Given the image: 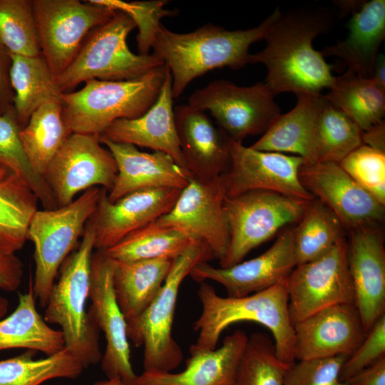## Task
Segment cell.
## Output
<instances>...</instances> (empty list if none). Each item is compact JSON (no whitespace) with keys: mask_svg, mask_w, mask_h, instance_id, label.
<instances>
[{"mask_svg":"<svg viewBox=\"0 0 385 385\" xmlns=\"http://www.w3.org/2000/svg\"><path fill=\"white\" fill-rule=\"evenodd\" d=\"M332 14L321 9H297L281 12L264 40L261 51L250 54V63H262L267 69L265 83L276 96L322 94L329 89L335 77L332 66L314 49V39L329 31Z\"/></svg>","mask_w":385,"mask_h":385,"instance_id":"6da1fadb","label":"cell"},{"mask_svg":"<svg viewBox=\"0 0 385 385\" xmlns=\"http://www.w3.org/2000/svg\"><path fill=\"white\" fill-rule=\"evenodd\" d=\"M282 11L277 7L258 26L227 30L208 24L188 33L173 32L162 24L152 46L153 54L169 69L173 98L195 78L215 68L239 69L250 63V46L265 38Z\"/></svg>","mask_w":385,"mask_h":385,"instance_id":"7a4b0ae2","label":"cell"},{"mask_svg":"<svg viewBox=\"0 0 385 385\" xmlns=\"http://www.w3.org/2000/svg\"><path fill=\"white\" fill-rule=\"evenodd\" d=\"M197 296L202 305L199 318L194 322L198 332L197 348H217L220 336L229 326L239 322L258 323L268 329L274 338L277 358L290 365L294 355V331L288 309L287 277L265 290L249 295L221 297L214 287L202 282Z\"/></svg>","mask_w":385,"mask_h":385,"instance_id":"3957f363","label":"cell"},{"mask_svg":"<svg viewBox=\"0 0 385 385\" xmlns=\"http://www.w3.org/2000/svg\"><path fill=\"white\" fill-rule=\"evenodd\" d=\"M82 237L77 250L66 258L59 269L58 280L52 287L43 317L46 323L61 327L65 347L86 369L99 363L103 356L100 330L86 309L95 249V234L89 220Z\"/></svg>","mask_w":385,"mask_h":385,"instance_id":"277c9868","label":"cell"},{"mask_svg":"<svg viewBox=\"0 0 385 385\" xmlns=\"http://www.w3.org/2000/svg\"><path fill=\"white\" fill-rule=\"evenodd\" d=\"M168 70L163 64L135 79H91L79 91L63 93L66 125L72 133L99 135L116 120L140 116L157 100Z\"/></svg>","mask_w":385,"mask_h":385,"instance_id":"5b68a950","label":"cell"},{"mask_svg":"<svg viewBox=\"0 0 385 385\" xmlns=\"http://www.w3.org/2000/svg\"><path fill=\"white\" fill-rule=\"evenodd\" d=\"M215 259L203 242L193 240L172 261L160 292L136 319L127 322L128 340L143 346V371H171L183 359L180 346L173 337L172 327L179 288L192 268Z\"/></svg>","mask_w":385,"mask_h":385,"instance_id":"8992f818","label":"cell"},{"mask_svg":"<svg viewBox=\"0 0 385 385\" xmlns=\"http://www.w3.org/2000/svg\"><path fill=\"white\" fill-rule=\"evenodd\" d=\"M136 27L126 14L113 17L93 29L69 66L56 77L61 92L91 79L127 81L139 78L164 63L154 54H136L127 44Z\"/></svg>","mask_w":385,"mask_h":385,"instance_id":"52a82bcc","label":"cell"},{"mask_svg":"<svg viewBox=\"0 0 385 385\" xmlns=\"http://www.w3.org/2000/svg\"><path fill=\"white\" fill-rule=\"evenodd\" d=\"M101 188L85 190L69 204L55 209L37 210L28 228V240L34 245L35 272L33 289L45 308L59 269L82 236L96 211Z\"/></svg>","mask_w":385,"mask_h":385,"instance_id":"ba28073f","label":"cell"},{"mask_svg":"<svg viewBox=\"0 0 385 385\" xmlns=\"http://www.w3.org/2000/svg\"><path fill=\"white\" fill-rule=\"evenodd\" d=\"M310 201L268 190H250L226 196L224 207L230 243L220 267L242 261L254 248L271 239L281 228L299 222Z\"/></svg>","mask_w":385,"mask_h":385,"instance_id":"9c48e42d","label":"cell"},{"mask_svg":"<svg viewBox=\"0 0 385 385\" xmlns=\"http://www.w3.org/2000/svg\"><path fill=\"white\" fill-rule=\"evenodd\" d=\"M41 52L57 77L73 61L88 34L117 11L89 0H31Z\"/></svg>","mask_w":385,"mask_h":385,"instance_id":"30bf717a","label":"cell"},{"mask_svg":"<svg viewBox=\"0 0 385 385\" xmlns=\"http://www.w3.org/2000/svg\"><path fill=\"white\" fill-rule=\"evenodd\" d=\"M274 96L265 82L238 86L217 80L194 91L188 104L209 111L228 139L242 142L264 133L282 114Z\"/></svg>","mask_w":385,"mask_h":385,"instance_id":"8fae6325","label":"cell"},{"mask_svg":"<svg viewBox=\"0 0 385 385\" xmlns=\"http://www.w3.org/2000/svg\"><path fill=\"white\" fill-rule=\"evenodd\" d=\"M287 291L293 326L326 307L355 304L346 238L319 258L297 265L287 277Z\"/></svg>","mask_w":385,"mask_h":385,"instance_id":"7c38bea8","label":"cell"},{"mask_svg":"<svg viewBox=\"0 0 385 385\" xmlns=\"http://www.w3.org/2000/svg\"><path fill=\"white\" fill-rule=\"evenodd\" d=\"M101 144L98 135L72 133L55 154L43 178L58 207L91 188L111 190L117 165L110 150Z\"/></svg>","mask_w":385,"mask_h":385,"instance_id":"4fadbf2b","label":"cell"},{"mask_svg":"<svg viewBox=\"0 0 385 385\" xmlns=\"http://www.w3.org/2000/svg\"><path fill=\"white\" fill-rule=\"evenodd\" d=\"M225 197L221 176L210 180L190 177L171 210L154 222L205 243L214 258L220 262L230 243V228L224 207Z\"/></svg>","mask_w":385,"mask_h":385,"instance_id":"5bb4252c","label":"cell"},{"mask_svg":"<svg viewBox=\"0 0 385 385\" xmlns=\"http://www.w3.org/2000/svg\"><path fill=\"white\" fill-rule=\"evenodd\" d=\"M114 260L103 250L93 252L91 263V284L88 311L104 334L106 351L101 369L108 379L119 378L125 385H136L138 375L130 362L127 322L116 301L113 274Z\"/></svg>","mask_w":385,"mask_h":385,"instance_id":"9a60e30c","label":"cell"},{"mask_svg":"<svg viewBox=\"0 0 385 385\" xmlns=\"http://www.w3.org/2000/svg\"><path fill=\"white\" fill-rule=\"evenodd\" d=\"M304 160L297 155L257 150L230 142V164L221 175L226 196L250 190H268L312 201L314 197L302 186L299 169Z\"/></svg>","mask_w":385,"mask_h":385,"instance_id":"2e32d148","label":"cell"},{"mask_svg":"<svg viewBox=\"0 0 385 385\" xmlns=\"http://www.w3.org/2000/svg\"><path fill=\"white\" fill-rule=\"evenodd\" d=\"M301 184L314 198L330 209L349 232L379 225L384 205L362 188L337 163H303Z\"/></svg>","mask_w":385,"mask_h":385,"instance_id":"e0dca14e","label":"cell"},{"mask_svg":"<svg viewBox=\"0 0 385 385\" xmlns=\"http://www.w3.org/2000/svg\"><path fill=\"white\" fill-rule=\"evenodd\" d=\"M296 266L294 227H289L257 257L229 267H215L200 262L189 275L197 282L215 281L225 288L229 297H240L271 287L287 277Z\"/></svg>","mask_w":385,"mask_h":385,"instance_id":"ac0fdd59","label":"cell"},{"mask_svg":"<svg viewBox=\"0 0 385 385\" xmlns=\"http://www.w3.org/2000/svg\"><path fill=\"white\" fill-rule=\"evenodd\" d=\"M181 190H139L111 202L101 188L96 211L89 219L95 234V249L106 250L131 232L169 212Z\"/></svg>","mask_w":385,"mask_h":385,"instance_id":"d6986e66","label":"cell"},{"mask_svg":"<svg viewBox=\"0 0 385 385\" xmlns=\"http://www.w3.org/2000/svg\"><path fill=\"white\" fill-rule=\"evenodd\" d=\"M295 360L350 356L366 335L354 304L332 305L294 326Z\"/></svg>","mask_w":385,"mask_h":385,"instance_id":"ffe728a7","label":"cell"},{"mask_svg":"<svg viewBox=\"0 0 385 385\" xmlns=\"http://www.w3.org/2000/svg\"><path fill=\"white\" fill-rule=\"evenodd\" d=\"M348 262L355 305L367 334L385 315V250L379 225L350 232Z\"/></svg>","mask_w":385,"mask_h":385,"instance_id":"44dd1931","label":"cell"},{"mask_svg":"<svg viewBox=\"0 0 385 385\" xmlns=\"http://www.w3.org/2000/svg\"><path fill=\"white\" fill-rule=\"evenodd\" d=\"M99 140L113 155L118 169L113 186L107 195L111 202L139 190H182L189 182L190 173L165 153H146L131 144Z\"/></svg>","mask_w":385,"mask_h":385,"instance_id":"7402d4cb","label":"cell"},{"mask_svg":"<svg viewBox=\"0 0 385 385\" xmlns=\"http://www.w3.org/2000/svg\"><path fill=\"white\" fill-rule=\"evenodd\" d=\"M175 123L185 169L191 177H220L230 164V142L205 112L189 104L174 108Z\"/></svg>","mask_w":385,"mask_h":385,"instance_id":"603a6c76","label":"cell"},{"mask_svg":"<svg viewBox=\"0 0 385 385\" xmlns=\"http://www.w3.org/2000/svg\"><path fill=\"white\" fill-rule=\"evenodd\" d=\"M172 82L168 69L153 105L139 117L115 120L99 138L165 153L185 168L175 123Z\"/></svg>","mask_w":385,"mask_h":385,"instance_id":"cb8c5ba5","label":"cell"},{"mask_svg":"<svg viewBox=\"0 0 385 385\" xmlns=\"http://www.w3.org/2000/svg\"><path fill=\"white\" fill-rule=\"evenodd\" d=\"M248 337L240 329L225 337L219 348L204 350L194 344L180 372L143 371L136 385H235Z\"/></svg>","mask_w":385,"mask_h":385,"instance_id":"d4e9b609","label":"cell"},{"mask_svg":"<svg viewBox=\"0 0 385 385\" xmlns=\"http://www.w3.org/2000/svg\"><path fill=\"white\" fill-rule=\"evenodd\" d=\"M346 38L326 46L323 56H335L346 63L347 71L371 78L379 49L385 38V1H359L350 13Z\"/></svg>","mask_w":385,"mask_h":385,"instance_id":"484cf974","label":"cell"},{"mask_svg":"<svg viewBox=\"0 0 385 385\" xmlns=\"http://www.w3.org/2000/svg\"><path fill=\"white\" fill-rule=\"evenodd\" d=\"M295 95V106L288 113L281 114L250 147L257 150L294 154L301 157L304 163H311L322 94Z\"/></svg>","mask_w":385,"mask_h":385,"instance_id":"4316f807","label":"cell"},{"mask_svg":"<svg viewBox=\"0 0 385 385\" xmlns=\"http://www.w3.org/2000/svg\"><path fill=\"white\" fill-rule=\"evenodd\" d=\"M172 259L114 260L113 285L116 301L126 322L138 317L160 292Z\"/></svg>","mask_w":385,"mask_h":385,"instance_id":"83f0119b","label":"cell"},{"mask_svg":"<svg viewBox=\"0 0 385 385\" xmlns=\"http://www.w3.org/2000/svg\"><path fill=\"white\" fill-rule=\"evenodd\" d=\"M64 347L61 331L51 327L37 311L33 280L30 279L28 291L19 294L15 310L0 319V351L26 349L49 356Z\"/></svg>","mask_w":385,"mask_h":385,"instance_id":"f1b7e54d","label":"cell"},{"mask_svg":"<svg viewBox=\"0 0 385 385\" xmlns=\"http://www.w3.org/2000/svg\"><path fill=\"white\" fill-rule=\"evenodd\" d=\"M38 201L22 177L0 165V255H15L23 248Z\"/></svg>","mask_w":385,"mask_h":385,"instance_id":"f546056e","label":"cell"},{"mask_svg":"<svg viewBox=\"0 0 385 385\" xmlns=\"http://www.w3.org/2000/svg\"><path fill=\"white\" fill-rule=\"evenodd\" d=\"M10 56L13 108L23 128L41 106L50 102L62 105L63 93L42 54L37 56L10 54Z\"/></svg>","mask_w":385,"mask_h":385,"instance_id":"4dcf8cb0","label":"cell"},{"mask_svg":"<svg viewBox=\"0 0 385 385\" xmlns=\"http://www.w3.org/2000/svg\"><path fill=\"white\" fill-rule=\"evenodd\" d=\"M324 98L366 131L384 120L385 89L351 72L336 76Z\"/></svg>","mask_w":385,"mask_h":385,"instance_id":"1f68e13d","label":"cell"},{"mask_svg":"<svg viewBox=\"0 0 385 385\" xmlns=\"http://www.w3.org/2000/svg\"><path fill=\"white\" fill-rule=\"evenodd\" d=\"M71 133L64 121L61 103H46L32 113L21 128L20 138L38 174L43 178L52 158Z\"/></svg>","mask_w":385,"mask_h":385,"instance_id":"d6a6232c","label":"cell"},{"mask_svg":"<svg viewBox=\"0 0 385 385\" xmlns=\"http://www.w3.org/2000/svg\"><path fill=\"white\" fill-rule=\"evenodd\" d=\"M361 145V129L322 94L314 130L312 163H339Z\"/></svg>","mask_w":385,"mask_h":385,"instance_id":"836d02e7","label":"cell"},{"mask_svg":"<svg viewBox=\"0 0 385 385\" xmlns=\"http://www.w3.org/2000/svg\"><path fill=\"white\" fill-rule=\"evenodd\" d=\"M36 351L0 360V385H41L46 381L76 379L84 367L66 347L46 358L35 359Z\"/></svg>","mask_w":385,"mask_h":385,"instance_id":"e575fe53","label":"cell"},{"mask_svg":"<svg viewBox=\"0 0 385 385\" xmlns=\"http://www.w3.org/2000/svg\"><path fill=\"white\" fill-rule=\"evenodd\" d=\"M183 232L151 222L127 235L106 250L107 255L119 262L166 257L173 260L192 243Z\"/></svg>","mask_w":385,"mask_h":385,"instance_id":"d590c367","label":"cell"},{"mask_svg":"<svg viewBox=\"0 0 385 385\" xmlns=\"http://www.w3.org/2000/svg\"><path fill=\"white\" fill-rule=\"evenodd\" d=\"M294 227L297 265L312 261L329 251L344 237V227L336 215L314 198Z\"/></svg>","mask_w":385,"mask_h":385,"instance_id":"8d00e7d4","label":"cell"},{"mask_svg":"<svg viewBox=\"0 0 385 385\" xmlns=\"http://www.w3.org/2000/svg\"><path fill=\"white\" fill-rule=\"evenodd\" d=\"M21 127L13 106L0 115V165L11 168L29 185L44 209L58 207L45 179L32 167L23 147Z\"/></svg>","mask_w":385,"mask_h":385,"instance_id":"74e56055","label":"cell"},{"mask_svg":"<svg viewBox=\"0 0 385 385\" xmlns=\"http://www.w3.org/2000/svg\"><path fill=\"white\" fill-rule=\"evenodd\" d=\"M0 46L9 54H41L31 0H0Z\"/></svg>","mask_w":385,"mask_h":385,"instance_id":"f35d334b","label":"cell"},{"mask_svg":"<svg viewBox=\"0 0 385 385\" xmlns=\"http://www.w3.org/2000/svg\"><path fill=\"white\" fill-rule=\"evenodd\" d=\"M288 366L277 358L269 337L254 333L248 337L235 385H283Z\"/></svg>","mask_w":385,"mask_h":385,"instance_id":"ab89813d","label":"cell"},{"mask_svg":"<svg viewBox=\"0 0 385 385\" xmlns=\"http://www.w3.org/2000/svg\"><path fill=\"white\" fill-rule=\"evenodd\" d=\"M339 164L362 188L385 205V151L363 144Z\"/></svg>","mask_w":385,"mask_h":385,"instance_id":"60d3db41","label":"cell"},{"mask_svg":"<svg viewBox=\"0 0 385 385\" xmlns=\"http://www.w3.org/2000/svg\"><path fill=\"white\" fill-rule=\"evenodd\" d=\"M96 1L115 11H122L132 19L139 30L136 38L139 54H148L157 30L161 24L160 19L165 16L177 14L175 10L165 9L168 2L166 0L128 2L120 0H96Z\"/></svg>","mask_w":385,"mask_h":385,"instance_id":"b9f144b4","label":"cell"},{"mask_svg":"<svg viewBox=\"0 0 385 385\" xmlns=\"http://www.w3.org/2000/svg\"><path fill=\"white\" fill-rule=\"evenodd\" d=\"M345 355L300 360L287 368L283 385H348L339 379Z\"/></svg>","mask_w":385,"mask_h":385,"instance_id":"7bdbcfd3","label":"cell"},{"mask_svg":"<svg viewBox=\"0 0 385 385\" xmlns=\"http://www.w3.org/2000/svg\"><path fill=\"white\" fill-rule=\"evenodd\" d=\"M385 355V315L368 332L356 349L344 361L339 379L346 381L356 374Z\"/></svg>","mask_w":385,"mask_h":385,"instance_id":"ee69618b","label":"cell"},{"mask_svg":"<svg viewBox=\"0 0 385 385\" xmlns=\"http://www.w3.org/2000/svg\"><path fill=\"white\" fill-rule=\"evenodd\" d=\"M23 267L21 260L16 255H0V289L16 290L21 283Z\"/></svg>","mask_w":385,"mask_h":385,"instance_id":"f6af8a7d","label":"cell"},{"mask_svg":"<svg viewBox=\"0 0 385 385\" xmlns=\"http://www.w3.org/2000/svg\"><path fill=\"white\" fill-rule=\"evenodd\" d=\"M11 59L0 46V115L13 106L14 91L10 82Z\"/></svg>","mask_w":385,"mask_h":385,"instance_id":"bcb514c9","label":"cell"},{"mask_svg":"<svg viewBox=\"0 0 385 385\" xmlns=\"http://www.w3.org/2000/svg\"><path fill=\"white\" fill-rule=\"evenodd\" d=\"M348 385H385V355L346 381Z\"/></svg>","mask_w":385,"mask_h":385,"instance_id":"7dc6e473","label":"cell"},{"mask_svg":"<svg viewBox=\"0 0 385 385\" xmlns=\"http://www.w3.org/2000/svg\"><path fill=\"white\" fill-rule=\"evenodd\" d=\"M364 145L385 151V123L384 120L366 131H361Z\"/></svg>","mask_w":385,"mask_h":385,"instance_id":"c3c4849f","label":"cell"},{"mask_svg":"<svg viewBox=\"0 0 385 385\" xmlns=\"http://www.w3.org/2000/svg\"><path fill=\"white\" fill-rule=\"evenodd\" d=\"M371 78L381 88L385 89V56L379 53L373 69Z\"/></svg>","mask_w":385,"mask_h":385,"instance_id":"681fc988","label":"cell"},{"mask_svg":"<svg viewBox=\"0 0 385 385\" xmlns=\"http://www.w3.org/2000/svg\"><path fill=\"white\" fill-rule=\"evenodd\" d=\"M93 385H125L119 378L108 379L107 380L101 381L95 383Z\"/></svg>","mask_w":385,"mask_h":385,"instance_id":"f907efd6","label":"cell"},{"mask_svg":"<svg viewBox=\"0 0 385 385\" xmlns=\"http://www.w3.org/2000/svg\"><path fill=\"white\" fill-rule=\"evenodd\" d=\"M8 307V300L2 296H0V319L3 318V317L7 312Z\"/></svg>","mask_w":385,"mask_h":385,"instance_id":"816d5d0a","label":"cell"}]
</instances>
